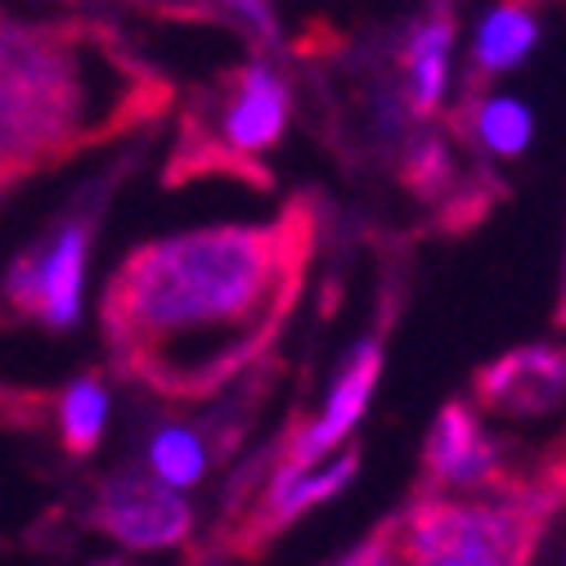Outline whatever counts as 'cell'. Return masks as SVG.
<instances>
[{
	"mask_svg": "<svg viewBox=\"0 0 566 566\" xmlns=\"http://www.w3.org/2000/svg\"><path fill=\"white\" fill-rule=\"evenodd\" d=\"M315 248L311 207L265 226H211L145 243L104 289L113 365L158 396L202 400L279 342Z\"/></svg>",
	"mask_w": 566,
	"mask_h": 566,
	"instance_id": "1",
	"label": "cell"
},
{
	"mask_svg": "<svg viewBox=\"0 0 566 566\" xmlns=\"http://www.w3.org/2000/svg\"><path fill=\"white\" fill-rule=\"evenodd\" d=\"M167 91L113 54L99 32H6V176L45 171L163 108Z\"/></svg>",
	"mask_w": 566,
	"mask_h": 566,
	"instance_id": "2",
	"label": "cell"
},
{
	"mask_svg": "<svg viewBox=\"0 0 566 566\" xmlns=\"http://www.w3.org/2000/svg\"><path fill=\"white\" fill-rule=\"evenodd\" d=\"M548 509L544 494L428 490L396 517V531L413 566H531Z\"/></svg>",
	"mask_w": 566,
	"mask_h": 566,
	"instance_id": "3",
	"label": "cell"
},
{
	"mask_svg": "<svg viewBox=\"0 0 566 566\" xmlns=\"http://www.w3.org/2000/svg\"><path fill=\"white\" fill-rule=\"evenodd\" d=\"M422 472L428 490H468V494H539L509 468L500 441L485 432V422L468 405H446L432 422V437L422 446ZM548 500V494H544Z\"/></svg>",
	"mask_w": 566,
	"mask_h": 566,
	"instance_id": "4",
	"label": "cell"
},
{
	"mask_svg": "<svg viewBox=\"0 0 566 566\" xmlns=\"http://www.w3.org/2000/svg\"><path fill=\"white\" fill-rule=\"evenodd\" d=\"M86 221H67L54 230V239L23 256L10 270V306L28 319H41L50 328H67L82 311V279H86Z\"/></svg>",
	"mask_w": 566,
	"mask_h": 566,
	"instance_id": "5",
	"label": "cell"
},
{
	"mask_svg": "<svg viewBox=\"0 0 566 566\" xmlns=\"http://www.w3.org/2000/svg\"><path fill=\"white\" fill-rule=\"evenodd\" d=\"M476 405L500 422H544L566 413V350H509L476 374Z\"/></svg>",
	"mask_w": 566,
	"mask_h": 566,
	"instance_id": "6",
	"label": "cell"
},
{
	"mask_svg": "<svg viewBox=\"0 0 566 566\" xmlns=\"http://www.w3.org/2000/svg\"><path fill=\"white\" fill-rule=\"evenodd\" d=\"M95 522L104 535H113L126 548H171L189 535V504L176 494V485L117 472L95 494Z\"/></svg>",
	"mask_w": 566,
	"mask_h": 566,
	"instance_id": "7",
	"label": "cell"
},
{
	"mask_svg": "<svg viewBox=\"0 0 566 566\" xmlns=\"http://www.w3.org/2000/svg\"><path fill=\"white\" fill-rule=\"evenodd\" d=\"M283 122H289V86L261 63L243 67V73L230 82V95L221 108V130L211 135V145L198 154V163L239 171L252 154L270 149L283 135ZM243 171H252V167H243Z\"/></svg>",
	"mask_w": 566,
	"mask_h": 566,
	"instance_id": "8",
	"label": "cell"
},
{
	"mask_svg": "<svg viewBox=\"0 0 566 566\" xmlns=\"http://www.w3.org/2000/svg\"><path fill=\"white\" fill-rule=\"evenodd\" d=\"M378 374H382V346H378V337H365L346 356V365L337 369V382H333L319 418H311L302 432L289 437V446H283V463L315 468L333 446H342L350 432H356V422H360V413L374 396Z\"/></svg>",
	"mask_w": 566,
	"mask_h": 566,
	"instance_id": "9",
	"label": "cell"
},
{
	"mask_svg": "<svg viewBox=\"0 0 566 566\" xmlns=\"http://www.w3.org/2000/svg\"><path fill=\"white\" fill-rule=\"evenodd\" d=\"M356 468H360V454L356 450H346V454H337L333 463H315V468H293V463H279L274 468V476H270V485L261 490V500H256V509L248 513V522L239 526L243 531V539L239 544H256V539H270V535H279V526H289L293 517H302L306 509H315V504H324V500H333V494L356 476Z\"/></svg>",
	"mask_w": 566,
	"mask_h": 566,
	"instance_id": "10",
	"label": "cell"
},
{
	"mask_svg": "<svg viewBox=\"0 0 566 566\" xmlns=\"http://www.w3.org/2000/svg\"><path fill=\"white\" fill-rule=\"evenodd\" d=\"M539 41V23H535V10L526 0H504L500 10H490L481 32H476V63L485 73H509L517 67L531 45Z\"/></svg>",
	"mask_w": 566,
	"mask_h": 566,
	"instance_id": "11",
	"label": "cell"
},
{
	"mask_svg": "<svg viewBox=\"0 0 566 566\" xmlns=\"http://www.w3.org/2000/svg\"><path fill=\"white\" fill-rule=\"evenodd\" d=\"M54 422H59V446L67 454H91L104 437L108 422V387L99 374H82L73 387H67L54 405Z\"/></svg>",
	"mask_w": 566,
	"mask_h": 566,
	"instance_id": "12",
	"label": "cell"
},
{
	"mask_svg": "<svg viewBox=\"0 0 566 566\" xmlns=\"http://www.w3.org/2000/svg\"><path fill=\"white\" fill-rule=\"evenodd\" d=\"M450 41H454V28L446 19L418 28V36L409 41V54H405V67H409V99L418 113H432L446 95V63H450Z\"/></svg>",
	"mask_w": 566,
	"mask_h": 566,
	"instance_id": "13",
	"label": "cell"
},
{
	"mask_svg": "<svg viewBox=\"0 0 566 566\" xmlns=\"http://www.w3.org/2000/svg\"><path fill=\"white\" fill-rule=\"evenodd\" d=\"M207 446H202V437L198 432H189V428H163V432H154V441H149V468H154V476L158 481H167V485H193L202 472H207Z\"/></svg>",
	"mask_w": 566,
	"mask_h": 566,
	"instance_id": "14",
	"label": "cell"
},
{
	"mask_svg": "<svg viewBox=\"0 0 566 566\" xmlns=\"http://www.w3.org/2000/svg\"><path fill=\"white\" fill-rule=\"evenodd\" d=\"M531 108L509 99V95H494L476 108V135H481V145L490 154H500V158H517L526 145H531Z\"/></svg>",
	"mask_w": 566,
	"mask_h": 566,
	"instance_id": "15",
	"label": "cell"
},
{
	"mask_svg": "<svg viewBox=\"0 0 566 566\" xmlns=\"http://www.w3.org/2000/svg\"><path fill=\"white\" fill-rule=\"evenodd\" d=\"M544 485L553 490V500H566V450L548 463V472H544Z\"/></svg>",
	"mask_w": 566,
	"mask_h": 566,
	"instance_id": "16",
	"label": "cell"
},
{
	"mask_svg": "<svg viewBox=\"0 0 566 566\" xmlns=\"http://www.w3.org/2000/svg\"><path fill=\"white\" fill-rule=\"evenodd\" d=\"M557 324L566 328V279H562V302H557Z\"/></svg>",
	"mask_w": 566,
	"mask_h": 566,
	"instance_id": "17",
	"label": "cell"
},
{
	"mask_svg": "<svg viewBox=\"0 0 566 566\" xmlns=\"http://www.w3.org/2000/svg\"><path fill=\"white\" fill-rule=\"evenodd\" d=\"M400 566H413V562H400Z\"/></svg>",
	"mask_w": 566,
	"mask_h": 566,
	"instance_id": "18",
	"label": "cell"
}]
</instances>
